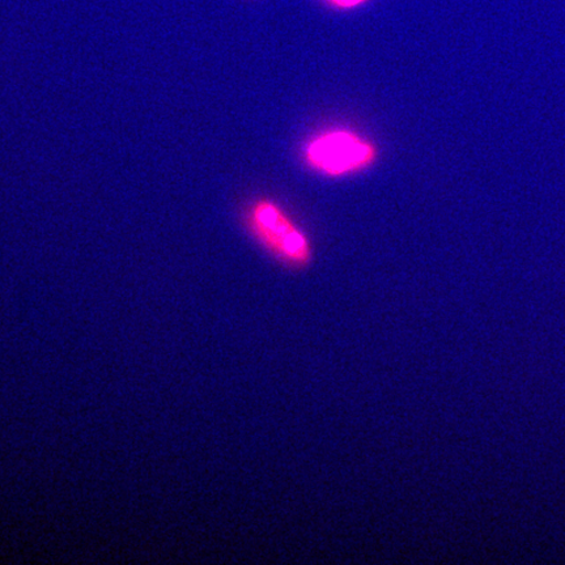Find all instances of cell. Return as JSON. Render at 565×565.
I'll return each mask as SVG.
<instances>
[{
    "mask_svg": "<svg viewBox=\"0 0 565 565\" xmlns=\"http://www.w3.org/2000/svg\"><path fill=\"white\" fill-rule=\"evenodd\" d=\"M247 231L279 264L302 270L313 263V245L294 218L275 201L259 198L245 211Z\"/></svg>",
    "mask_w": 565,
    "mask_h": 565,
    "instance_id": "6da1fadb",
    "label": "cell"
},
{
    "mask_svg": "<svg viewBox=\"0 0 565 565\" xmlns=\"http://www.w3.org/2000/svg\"><path fill=\"white\" fill-rule=\"evenodd\" d=\"M302 157L312 171L329 179H342L373 167L379 150L370 139L355 131L333 129L310 139L303 147Z\"/></svg>",
    "mask_w": 565,
    "mask_h": 565,
    "instance_id": "7a4b0ae2",
    "label": "cell"
},
{
    "mask_svg": "<svg viewBox=\"0 0 565 565\" xmlns=\"http://www.w3.org/2000/svg\"><path fill=\"white\" fill-rule=\"evenodd\" d=\"M338 9H355V7L363 4L366 0H330Z\"/></svg>",
    "mask_w": 565,
    "mask_h": 565,
    "instance_id": "3957f363",
    "label": "cell"
}]
</instances>
